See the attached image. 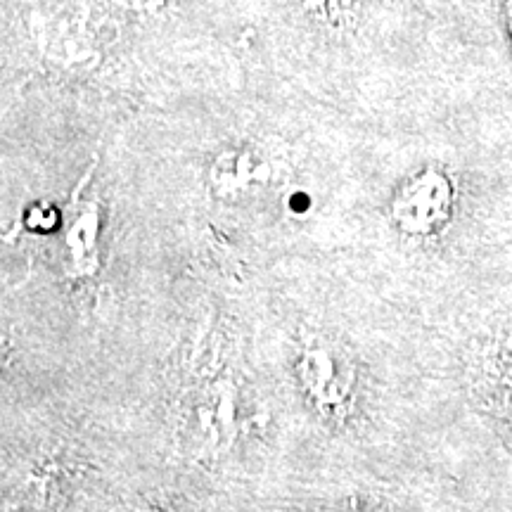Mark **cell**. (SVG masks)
Instances as JSON below:
<instances>
[{
    "label": "cell",
    "instance_id": "cell-1",
    "mask_svg": "<svg viewBox=\"0 0 512 512\" xmlns=\"http://www.w3.org/2000/svg\"><path fill=\"white\" fill-rule=\"evenodd\" d=\"M252 422L245 384L233 366L209 363L185 382L178 399V434L195 456H223Z\"/></svg>",
    "mask_w": 512,
    "mask_h": 512
},
{
    "label": "cell",
    "instance_id": "cell-2",
    "mask_svg": "<svg viewBox=\"0 0 512 512\" xmlns=\"http://www.w3.org/2000/svg\"><path fill=\"white\" fill-rule=\"evenodd\" d=\"M294 373L311 406L328 420L347 418L356 401L358 373L337 342L309 337L294 358Z\"/></svg>",
    "mask_w": 512,
    "mask_h": 512
},
{
    "label": "cell",
    "instance_id": "cell-3",
    "mask_svg": "<svg viewBox=\"0 0 512 512\" xmlns=\"http://www.w3.org/2000/svg\"><path fill=\"white\" fill-rule=\"evenodd\" d=\"M290 166L280 155L254 143L228 147L209 169L211 192L221 202H242L287 183Z\"/></svg>",
    "mask_w": 512,
    "mask_h": 512
},
{
    "label": "cell",
    "instance_id": "cell-4",
    "mask_svg": "<svg viewBox=\"0 0 512 512\" xmlns=\"http://www.w3.org/2000/svg\"><path fill=\"white\" fill-rule=\"evenodd\" d=\"M453 185L444 171L427 166L394 195L389 216L408 238H430L451 221Z\"/></svg>",
    "mask_w": 512,
    "mask_h": 512
},
{
    "label": "cell",
    "instance_id": "cell-5",
    "mask_svg": "<svg viewBox=\"0 0 512 512\" xmlns=\"http://www.w3.org/2000/svg\"><path fill=\"white\" fill-rule=\"evenodd\" d=\"M102 207L93 195H86V183L74 192L67 214L60 223V252L64 273L72 278H91L100 271Z\"/></svg>",
    "mask_w": 512,
    "mask_h": 512
},
{
    "label": "cell",
    "instance_id": "cell-6",
    "mask_svg": "<svg viewBox=\"0 0 512 512\" xmlns=\"http://www.w3.org/2000/svg\"><path fill=\"white\" fill-rule=\"evenodd\" d=\"M482 392L489 411L512 434V323L489 342L482 358Z\"/></svg>",
    "mask_w": 512,
    "mask_h": 512
},
{
    "label": "cell",
    "instance_id": "cell-7",
    "mask_svg": "<svg viewBox=\"0 0 512 512\" xmlns=\"http://www.w3.org/2000/svg\"><path fill=\"white\" fill-rule=\"evenodd\" d=\"M60 214H57L55 207L50 204H34L27 214H24V226L31 233H50V230L60 228Z\"/></svg>",
    "mask_w": 512,
    "mask_h": 512
},
{
    "label": "cell",
    "instance_id": "cell-8",
    "mask_svg": "<svg viewBox=\"0 0 512 512\" xmlns=\"http://www.w3.org/2000/svg\"><path fill=\"white\" fill-rule=\"evenodd\" d=\"M110 3L117 5L119 10L136 12V15H150V12L162 10L166 0H110Z\"/></svg>",
    "mask_w": 512,
    "mask_h": 512
},
{
    "label": "cell",
    "instance_id": "cell-9",
    "mask_svg": "<svg viewBox=\"0 0 512 512\" xmlns=\"http://www.w3.org/2000/svg\"><path fill=\"white\" fill-rule=\"evenodd\" d=\"M299 3H302L306 10L316 12V15H320V17L332 15L337 8V0H299Z\"/></svg>",
    "mask_w": 512,
    "mask_h": 512
},
{
    "label": "cell",
    "instance_id": "cell-10",
    "mask_svg": "<svg viewBox=\"0 0 512 512\" xmlns=\"http://www.w3.org/2000/svg\"><path fill=\"white\" fill-rule=\"evenodd\" d=\"M505 17H508V29L512 36V0H505Z\"/></svg>",
    "mask_w": 512,
    "mask_h": 512
}]
</instances>
